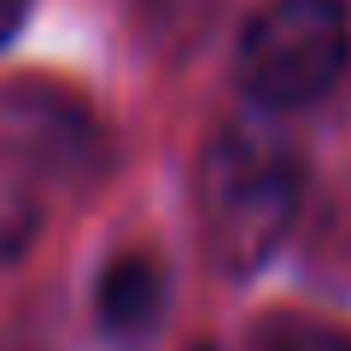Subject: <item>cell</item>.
<instances>
[{
  "instance_id": "1",
  "label": "cell",
  "mask_w": 351,
  "mask_h": 351,
  "mask_svg": "<svg viewBox=\"0 0 351 351\" xmlns=\"http://www.w3.org/2000/svg\"><path fill=\"white\" fill-rule=\"evenodd\" d=\"M299 199H304V176L281 135L258 123H234L211 141L199 164V217L211 258L228 276L269 263V252L287 240L293 217H299Z\"/></svg>"
},
{
  "instance_id": "2",
  "label": "cell",
  "mask_w": 351,
  "mask_h": 351,
  "mask_svg": "<svg viewBox=\"0 0 351 351\" xmlns=\"http://www.w3.org/2000/svg\"><path fill=\"white\" fill-rule=\"evenodd\" d=\"M351 64L346 0H269L240 29L234 76L263 112H304Z\"/></svg>"
},
{
  "instance_id": "3",
  "label": "cell",
  "mask_w": 351,
  "mask_h": 351,
  "mask_svg": "<svg viewBox=\"0 0 351 351\" xmlns=\"http://www.w3.org/2000/svg\"><path fill=\"white\" fill-rule=\"evenodd\" d=\"M94 158H100V135L64 94H18V88L0 94V176L29 182L47 170L71 182Z\"/></svg>"
},
{
  "instance_id": "4",
  "label": "cell",
  "mask_w": 351,
  "mask_h": 351,
  "mask_svg": "<svg viewBox=\"0 0 351 351\" xmlns=\"http://www.w3.org/2000/svg\"><path fill=\"white\" fill-rule=\"evenodd\" d=\"M164 299H170L164 269L147 252H123V258L100 276V322H106V334H123V339L147 334L164 316Z\"/></svg>"
},
{
  "instance_id": "5",
  "label": "cell",
  "mask_w": 351,
  "mask_h": 351,
  "mask_svg": "<svg viewBox=\"0 0 351 351\" xmlns=\"http://www.w3.org/2000/svg\"><path fill=\"white\" fill-rule=\"evenodd\" d=\"M258 351H351V334L328 322H269Z\"/></svg>"
},
{
  "instance_id": "6",
  "label": "cell",
  "mask_w": 351,
  "mask_h": 351,
  "mask_svg": "<svg viewBox=\"0 0 351 351\" xmlns=\"http://www.w3.org/2000/svg\"><path fill=\"white\" fill-rule=\"evenodd\" d=\"M29 18V0H0V47L18 36V24Z\"/></svg>"
}]
</instances>
